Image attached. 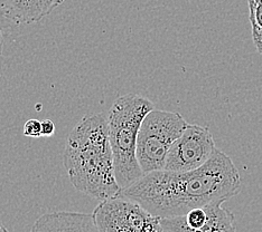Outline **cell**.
<instances>
[{
  "mask_svg": "<svg viewBox=\"0 0 262 232\" xmlns=\"http://www.w3.org/2000/svg\"><path fill=\"white\" fill-rule=\"evenodd\" d=\"M241 188V176L233 161L216 148L199 169L150 172L116 196L135 201L152 216L164 219L184 216L195 208L224 203Z\"/></svg>",
  "mask_w": 262,
  "mask_h": 232,
  "instance_id": "cell-1",
  "label": "cell"
},
{
  "mask_svg": "<svg viewBox=\"0 0 262 232\" xmlns=\"http://www.w3.org/2000/svg\"><path fill=\"white\" fill-rule=\"evenodd\" d=\"M63 164L73 187L93 199L104 201L120 191L115 174L108 118L86 115L71 131Z\"/></svg>",
  "mask_w": 262,
  "mask_h": 232,
  "instance_id": "cell-2",
  "label": "cell"
},
{
  "mask_svg": "<svg viewBox=\"0 0 262 232\" xmlns=\"http://www.w3.org/2000/svg\"><path fill=\"white\" fill-rule=\"evenodd\" d=\"M155 105L146 97L127 94L118 97L108 114L109 140L115 174L120 189L133 186L144 176L137 160V140L141 123Z\"/></svg>",
  "mask_w": 262,
  "mask_h": 232,
  "instance_id": "cell-3",
  "label": "cell"
},
{
  "mask_svg": "<svg viewBox=\"0 0 262 232\" xmlns=\"http://www.w3.org/2000/svg\"><path fill=\"white\" fill-rule=\"evenodd\" d=\"M187 125L180 113L162 110L148 113L137 140V160L144 174L164 170L171 145Z\"/></svg>",
  "mask_w": 262,
  "mask_h": 232,
  "instance_id": "cell-4",
  "label": "cell"
},
{
  "mask_svg": "<svg viewBox=\"0 0 262 232\" xmlns=\"http://www.w3.org/2000/svg\"><path fill=\"white\" fill-rule=\"evenodd\" d=\"M92 214L100 232H164L160 218L119 196L101 201Z\"/></svg>",
  "mask_w": 262,
  "mask_h": 232,
  "instance_id": "cell-5",
  "label": "cell"
},
{
  "mask_svg": "<svg viewBox=\"0 0 262 232\" xmlns=\"http://www.w3.org/2000/svg\"><path fill=\"white\" fill-rule=\"evenodd\" d=\"M216 150L213 135L207 127L188 124L171 145L164 166L165 171L187 172L204 165Z\"/></svg>",
  "mask_w": 262,
  "mask_h": 232,
  "instance_id": "cell-6",
  "label": "cell"
},
{
  "mask_svg": "<svg viewBox=\"0 0 262 232\" xmlns=\"http://www.w3.org/2000/svg\"><path fill=\"white\" fill-rule=\"evenodd\" d=\"M164 232H235V218L223 203L195 208L181 217L160 219Z\"/></svg>",
  "mask_w": 262,
  "mask_h": 232,
  "instance_id": "cell-7",
  "label": "cell"
},
{
  "mask_svg": "<svg viewBox=\"0 0 262 232\" xmlns=\"http://www.w3.org/2000/svg\"><path fill=\"white\" fill-rule=\"evenodd\" d=\"M65 0H0V17L16 25L43 19Z\"/></svg>",
  "mask_w": 262,
  "mask_h": 232,
  "instance_id": "cell-8",
  "label": "cell"
},
{
  "mask_svg": "<svg viewBox=\"0 0 262 232\" xmlns=\"http://www.w3.org/2000/svg\"><path fill=\"white\" fill-rule=\"evenodd\" d=\"M29 232H100L93 214L56 211L39 217Z\"/></svg>",
  "mask_w": 262,
  "mask_h": 232,
  "instance_id": "cell-9",
  "label": "cell"
},
{
  "mask_svg": "<svg viewBox=\"0 0 262 232\" xmlns=\"http://www.w3.org/2000/svg\"><path fill=\"white\" fill-rule=\"evenodd\" d=\"M248 5L252 39L255 48L262 55V0H248Z\"/></svg>",
  "mask_w": 262,
  "mask_h": 232,
  "instance_id": "cell-10",
  "label": "cell"
},
{
  "mask_svg": "<svg viewBox=\"0 0 262 232\" xmlns=\"http://www.w3.org/2000/svg\"><path fill=\"white\" fill-rule=\"evenodd\" d=\"M24 135L27 138H40L41 135V122L38 120H28L24 125Z\"/></svg>",
  "mask_w": 262,
  "mask_h": 232,
  "instance_id": "cell-11",
  "label": "cell"
},
{
  "mask_svg": "<svg viewBox=\"0 0 262 232\" xmlns=\"http://www.w3.org/2000/svg\"><path fill=\"white\" fill-rule=\"evenodd\" d=\"M55 133V124L51 120L41 121V135L43 136H52Z\"/></svg>",
  "mask_w": 262,
  "mask_h": 232,
  "instance_id": "cell-12",
  "label": "cell"
},
{
  "mask_svg": "<svg viewBox=\"0 0 262 232\" xmlns=\"http://www.w3.org/2000/svg\"><path fill=\"white\" fill-rule=\"evenodd\" d=\"M3 49H4V36H3L2 29H0V56L3 55Z\"/></svg>",
  "mask_w": 262,
  "mask_h": 232,
  "instance_id": "cell-13",
  "label": "cell"
},
{
  "mask_svg": "<svg viewBox=\"0 0 262 232\" xmlns=\"http://www.w3.org/2000/svg\"><path fill=\"white\" fill-rule=\"evenodd\" d=\"M0 232H9V231L7 230V228L5 227L4 223H3L2 221H0Z\"/></svg>",
  "mask_w": 262,
  "mask_h": 232,
  "instance_id": "cell-14",
  "label": "cell"
}]
</instances>
